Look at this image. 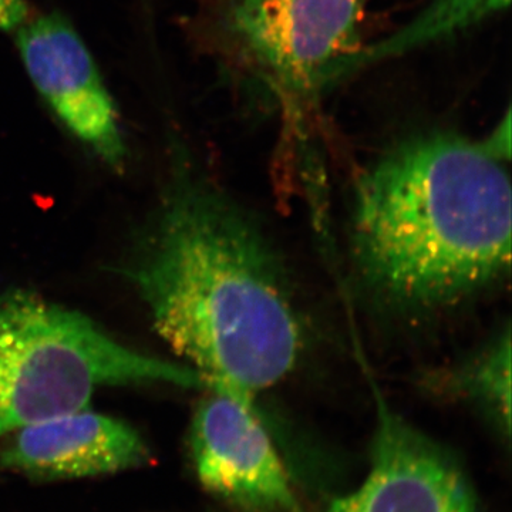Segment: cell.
Listing matches in <instances>:
<instances>
[{
  "label": "cell",
  "mask_w": 512,
  "mask_h": 512,
  "mask_svg": "<svg viewBox=\"0 0 512 512\" xmlns=\"http://www.w3.org/2000/svg\"><path fill=\"white\" fill-rule=\"evenodd\" d=\"M120 274L208 389L254 403L301 360L305 323L274 244L183 148Z\"/></svg>",
  "instance_id": "1"
},
{
  "label": "cell",
  "mask_w": 512,
  "mask_h": 512,
  "mask_svg": "<svg viewBox=\"0 0 512 512\" xmlns=\"http://www.w3.org/2000/svg\"><path fill=\"white\" fill-rule=\"evenodd\" d=\"M510 114L484 140L429 131L397 141L357 178L349 242L387 309L433 315L500 284L511 266Z\"/></svg>",
  "instance_id": "2"
},
{
  "label": "cell",
  "mask_w": 512,
  "mask_h": 512,
  "mask_svg": "<svg viewBox=\"0 0 512 512\" xmlns=\"http://www.w3.org/2000/svg\"><path fill=\"white\" fill-rule=\"evenodd\" d=\"M150 383L205 387L191 367L121 345L83 313L33 292L0 293V440L89 409L100 387Z\"/></svg>",
  "instance_id": "3"
},
{
  "label": "cell",
  "mask_w": 512,
  "mask_h": 512,
  "mask_svg": "<svg viewBox=\"0 0 512 512\" xmlns=\"http://www.w3.org/2000/svg\"><path fill=\"white\" fill-rule=\"evenodd\" d=\"M365 2L234 0L227 26L259 73L285 92H305L359 49Z\"/></svg>",
  "instance_id": "4"
},
{
  "label": "cell",
  "mask_w": 512,
  "mask_h": 512,
  "mask_svg": "<svg viewBox=\"0 0 512 512\" xmlns=\"http://www.w3.org/2000/svg\"><path fill=\"white\" fill-rule=\"evenodd\" d=\"M190 440L198 480L232 507L244 512H302L254 403L210 389L195 409Z\"/></svg>",
  "instance_id": "5"
},
{
  "label": "cell",
  "mask_w": 512,
  "mask_h": 512,
  "mask_svg": "<svg viewBox=\"0 0 512 512\" xmlns=\"http://www.w3.org/2000/svg\"><path fill=\"white\" fill-rule=\"evenodd\" d=\"M325 512H481L456 457L377 396L365 481Z\"/></svg>",
  "instance_id": "6"
},
{
  "label": "cell",
  "mask_w": 512,
  "mask_h": 512,
  "mask_svg": "<svg viewBox=\"0 0 512 512\" xmlns=\"http://www.w3.org/2000/svg\"><path fill=\"white\" fill-rule=\"evenodd\" d=\"M26 73L57 119L113 170L126 164L119 113L76 29L59 13L28 20L16 32Z\"/></svg>",
  "instance_id": "7"
},
{
  "label": "cell",
  "mask_w": 512,
  "mask_h": 512,
  "mask_svg": "<svg viewBox=\"0 0 512 512\" xmlns=\"http://www.w3.org/2000/svg\"><path fill=\"white\" fill-rule=\"evenodd\" d=\"M148 460L150 450L136 429L90 409L30 424L0 440V470L40 478L106 476Z\"/></svg>",
  "instance_id": "8"
},
{
  "label": "cell",
  "mask_w": 512,
  "mask_h": 512,
  "mask_svg": "<svg viewBox=\"0 0 512 512\" xmlns=\"http://www.w3.org/2000/svg\"><path fill=\"white\" fill-rule=\"evenodd\" d=\"M508 5L510 0H433L412 22L392 36L365 49H356L352 55L345 57L330 70L326 83L338 79L349 70L447 39L490 19Z\"/></svg>",
  "instance_id": "9"
},
{
  "label": "cell",
  "mask_w": 512,
  "mask_h": 512,
  "mask_svg": "<svg viewBox=\"0 0 512 512\" xmlns=\"http://www.w3.org/2000/svg\"><path fill=\"white\" fill-rule=\"evenodd\" d=\"M511 338L510 328L498 333L490 345L446 376L447 387L458 396L490 410L505 434L511 424Z\"/></svg>",
  "instance_id": "10"
},
{
  "label": "cell",
  "mask_w": 512,
  "mask_h": 512,
  "mask_svg": "<svg viewBox=\"0 0 512 512\" xmlns=\"http://www.w3.org/2000/svg\"><path fill=\"white\" fill-rule=\"evenodd\" d=\"M28 20L26 0H0V32H18Z\"/></svg>",
  "instance_id": "11"
}]
</instances>
